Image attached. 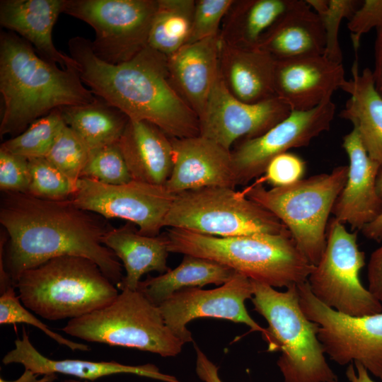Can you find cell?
Masks as SVG:
<instances>
[{
	"instance_id": "6da1fadb",
	"label": "cell",
	"mask_w": 382,
	"mask_h": 382,
	"mask_svg": "<svg viewBox=\"0 0 382 382\" xmlns=\"http://www.w3.org/2000/svg\"><path fill=\"white\" fill-rule=\"evenodd\" d=\"M0 223L6 230L1 235L0 259L15 285L25 270L64 255L91 260L117 287L124 277L123 266L103 243L113 227L108 219L80 209L71 199L3 192Z\"/></svg>"
},
{
	"instance_id": "7a4b0ae2",
	"label": "cell",
	"mask_w": 382,
	"mask_h": 382,
	"mask_svg": "<svg viewBox=\"0 0 382 382\" xmlns=\"http://www.w3.org/2000/svg\"><path fill=\"white\" fill-rule=\"evenodd\" d=\"M91 42L77 36L68 45L81 80L97 98L170 138L199 135L197 115L170 82L166 55L147 45L132 59L112 64L95 55Z\"/></svg>"
},
{
	"instance_id": "3957f363",
	"label": "cell",
	"mask_w": 382,
	"mask_h": 382,
	"mask_svg": "<svg viewBox=\"0 0 382 382\" xmlns=\"http://www.w3.org/2000/svg\"><path fill=\"white\" fill-rule=\"evenodd\" d=\"M1 137L17 136L36 120L63 107L96 103L76 69H62L13 32L0 35Z\"/></svg>"
},
{
	"instance_id": "277c9868",
	"label": "cell",
	"mask_w": 382,
	"mask_h": 382,
	"mask_svg": "<svg viewBox=\"0 0 382 382\" xmlns=\"http://www.w3.org/2000/svg\"><path fill=\"white\" fill-rule=\"evenodd\" d=\"M164 233L169 253L215 261L274 288L307 282L314 267L291 235L218 237L174 228Z\"/></svg>"
},
{
	"instance_id": "5b68a950",
	"label": "cell",
	"mask_w": 382,
	"mask_h": 382,
	"mask_svg": "<svg viewBox=\"0 0 382 382\" xmlns=\"http://www.w3.org/2000/svg\"><path fill=\"white\" fill-rule=\"evenodd\" d=\"M15 286L25 308L50 320L85 316L119 294L96 262L74 255L57 257L25 270Z\"/></svg>"
},
{
	"instance_id": "8992f818",
	"label": "cell",
	"mask_w": 382,
	"mask_h": 382,
	"mask_svg": "<svg viewBox=\"0 0 382 382\" xmlns=\"http://www.w3.org/2000/svg\"><path fill=\"white\" fill-rule=\"evenodd\" d=\"M252 281L254 309L267 322L262 334L269 352H279L277 361L284 382H337L318 338L319 325L303 313L297 285L279 291Z\"/></svg>"
},
{
	"instance_id": "52a82bcc",
	"label": "cell",
	"mask_w": 382,
	"mask_h": 382,
	"mask_svg": "<svg viewBox=\"0 0 382 382\" xmlns=\"http://www.w3.org/2000/svg\"><path fill=\"white\" fill-rule=\"evenodd\" d=\"M348 175V166H338L291 185L265 188L261 183L244 194L272 214L288 229L298 248L313 264L326 245L329 216Z\"/></svg>"
},
{
	"instance_id": "ba28073f",
	"label": "cell",
	"mask_w": 382,
	"mask_h": 382,
	"mask_svg": "<svg viewBox=\"0 0 382 382\" xmlns=\"http://www.w3.org/2000/svg\"><path fill=\"white\" fill-rule=\"evenodd\" d=\"M106 306L71 319L62 329L88 342L175 357L185 345L166 324L159 307L139 291L123 289Z\"/></svg>"
},
{
	"instance_id": "9c48e42d",
	"label": "cell",
	"mask_w": 382,
	"mask_h": 382,
	"mask_svg": "<svg viewBox=\"0 0 382 382\" xmlns=\"http://www.w3.org/2000/svg\"><path fill=\"white\" fill-rule=\"evenodd\" d=\"M164 227L218 237L291 235L270 212L235 188L211 187L174 195Z\"/></svg>"
},
{
	"instance_id": "30bf717a",
	"label": "cell",
	"mask_w": 382,
	"mask_h": 382,
	"mask_svg": "<svg viewBox=\"0 0 382 382\" xmlns=\"http://www.w3.org/2000/svg\"><path fill=\"white\" fill-rule=\"evenodd\" d=\"M365 265L364 253L357 243V231L344 224L329 221L323 253L308 277L313 294L323 304L351 316L382 312L380 303L362 284L359 272Z\"/></svg>"
},
{
	"instance_id": "8fae6325",
	"label": "cell",
	"mask_w": 382,
	"mask_h": 382,
	"mask_svg": "<svg viewBox=\"0 0 382 382\" xmlns=\"http://www.w3.org/2000/svg\"><path fill=\"white\" fill-rule=\"evenodd\" d=\"M158 0H64L63 13L90 25L95 55L112 64L132 59L148 45Z\"/></svg>"
},
{
	"instance_id": "7c38bea8",
	"label": "cell",
	"mask_w": 382,
	"mask_h": 382,
	"mask_svg": "<svg viewBox=\"0 0 382 382\" xmlns=\"http://www.w3.org/2000/svg\"><path fill=\"white\" fill-rule=\"evenodd\" d=\"M297 289L303 313L320 326L318 338L324 353L340 365L360 363L382 381V312L348 316L318 301L308 282L298 284Z\"/></svg>"
},
{
	"instance_id": "4fadbf2b",
	"label": "cell",
	"mask_w": 382,
	"mask_h": 382,
	"mask_svg": "<svg viewBox=\"0 0 382 382\" xmlns=\"http://www.w3.org/2000/svg\"><path fill=\"white\" fill-rule=\"evenodd\" d=\"M174 195L165 186L137 180L110 185L87 178H80L71 197L80 209L102 216L117 218L139 227L146 236L159 235Z\"/></svg>"
},
{
	"instance_id": "5bb4252c",
	"label": "cell",
	"mask_w": 382,
	"mask_h": 382,
	"mask_svg": "<svg viewBox=\"0 0 382 382\" xmlns=\"http://www.w3.org/2000/svg\"><path fill=\"white\" fill-rule=\"evenodd\" d=\"M335 105L325 100L307 111H291L284 120L265 133L243 139L231 152L232 167L237 185H245L264 174L270 161L289 149L308 146L329 130Z\"/></svg>"
},
{
	"instance_id": "9a60e30c",
	"label": "cell",
	"mask_w": 382,
	"mask_h": 382,
	"mask_svg": "<svg viewBox=\"0 0 382 382\" xmlns=\"http://www.w3.org/2000/svg\"><path fill=\"white\" fill-rule=\"evenodd\" d=\"M253 287L251 279L236 272L225 284L213 289L191 287L180 290L158 307L163 318L184 344L192 341L187 325L199 318H215L243 323L251 331L263 334L265 328L257 323L248 313L245 301L251 299Z\"/></svg>"
},
{
	"instance_id": "2e32d148",
	"label": "cell",
	"mask_w": 382,
	"mask_h": 382,
	"mask_svg": "<svg viewBox=\"0 0 382 382\" xmlns=\"http://www.w3.org/2000/svg\"><path fill=\"white\" fill-rule=\"evenodd\" d=\"M289 106L275 96L247 103L227 90L220 76L199 115V135L231 151L238 139L257 137L284 120Z\"/></svg>"
},
{
	"instance_id": "e0dca14e",
	"label": "cell",
	"mask_w": 382,
	"mask_h": 382,
	"mask_svg": "<svg viewBox=\"0 0 382 382\" xmlns=\"http://www.w3.org/2000/svg\"><path fill=\"white\" fill-rule=\"evenodd\" d=\"M342 148L348 159L346 183L334 204V219L361 231L382 214V197L378 187L381 168L366 152L356 129L344 136Z\"/></svg>"
},
{
	"instance_id": "ac0fdd59",
	"label": "cell",
	"mask_w": 382,
	"mask_h": 382,
	"mask_svg": "<svg viewBox=\"0 0 382 382\" xmlns=\"http://www.w3.org/2000/svg\"><path fill=\"white\" fill-rule=\"evenodd\" d=\"M342 63L323 54L276 60V96L291 111H307L331 100L345 81Z\"/></svg>"
},
{
	"instance_id": "d6986e66",
	"label": "cell",
	"mask_w": 382,
	"mask_h": 382,
	"mask_svg": "<svg viewBox=\"0 0 382 382\" xmlns=\"http://www.w3.org/2000/svg\"><path fill=\"white\" fill-rule=\"evenodd\" d=\"M173 166L165 187L172 194L211 187L235 188L231 152L200 135L170 138Z\"/></svg>"
},
{
	"instance_id": "ffe728a7",
	"label": "cell",
	"mask_w": 382,
	"mask_h": 382,
	"mask_svg": "<svg viewBox=\"0 0 382 382\" xmlns=\"http://www.w3.org/2000/svg\"><path fill=\"white\" fill-rule=\"evenodd\" d=\"M219 35L188 43L167 57L169 79L199 115L219 79Z\"/></svg>"
},
{
	"instance_id": "44dd1931",
	"label": "cell",
	"mask_w": 382,
	"mask_h": 382,
	"mask_svg": "<svg viewBox=\"0 0 382 382\" xmlns=\"http://www.w3.org/2000/svg\"><path fill=\"white\" fill-rule=\"evenodd\" d=\"M15 347L2 359L5 365L20 364L37 375L61 374L83 381H95L114 374H127L163 382H181L176 377L163 374L152 364L132 366L117 361H93L81 359H52L42 354L32 344L25 328L21 338L14 342Z\"/></svg>"
},
{
	"instance_id": "7402d4cb",
	"label": "cell",
	"mask_w": 382,
	"mask_h": 382,
	"mask_svg": "<svg viewBox=\"0 0 382 382\" xmlns=\"http://www.w3.org/2000/svg\"><path fill=\"white\" fill-rule=\"evenodd\" d=\"M64 4V0H1L0 23L28 42L45 60L62 69H76L75 60L59 51L52 37Z\"/></svg>"
},
{
	"instance_id": "603a6c76",
	"label": "cell",
	"mask_w": 382,
	"mask_h": 382,
	"mask_svg": "<svg viewBox=\"0 0 382 382\" xmlns=\"http://www.w3.org/2000/svg\"><path fill=\"white\" fill-rule=\"evenodd\" d=\"M276 60L259 47L243 48L220 40L219 76L237 99L256 103L275 97Z\"/></svg>"
},
{
	"instance_id": "cb8c5ba5",
	"label": "cell",
	"mask_w": 382,
	"mask_h": 382,
	"mask_svg": "<svg viewBox=\"0 0 382 382\" xmlns=\"http://www.w3.org/2000/svg\"><path fill=\"white\" fill-rule=\"evenodd\" d=\"M134 180L165 186L173 166L170 138L146 121L129 120L118 141Z\"/></svg>"
},
{
	"instance_id": "d4e9b609",
	"label": "cell",
	"mask_w": 382,
	"mask_h": 382,
	"mask_svg": "<svg viewBox=\"0 0 382 382\" xmlns=\"http://www.w3.org/2000/svg\"><path fill=\"white\" fill-rule=\"evenodd\" d=\"M257 47L275 60L323 54V25L306 0H297L262 35Z\"/></svg>"
},
{
	"instance_id": "484cf974",
	"label": "cell",
	"mask_w": 382,
	"mask_h": 382,
	"mask_svg": "<svg viewBox=\"0 0 382 382\" xmlns=\"http://www.w3.org/2000/svg\"><path fill=\"white\" fill-rule=\"evenodd\" d=\"M103 244L122 262L125 274L117 288L137 291L141 277L150 272L165 273L168 256L165 233L150 236L141 233L132 223L112 228L104 236Z\"/></svg>"
},
{
	"instance_id": "4316f807",
	"label": "cell",
	"mask_w": 382,
	"mask_h": 382,
	"mask_svg": "<svg viewBox=\"0 0 382 382\" xmlns=\"http://www.w3.org/2000/svg\"><path fill=\"white\" fill-rule=\"evenodd\" d=\"M351 71V79L340 88L349 98L340 116L352 122L369 156L382 170V97L375 88L369 68L360 72L356 59Z\"/></svg>"
},
{
	"instance_id": "83f0119b",
	"label": "cell",
	"mask_w": 382,
	"mask_h": 382,
	"mask_svg": "<svg viewBox=\"0 0 382 382\" xmlns=\"http://www.w3.org/2000/svg\"><path fill=\"white\" fill-rule=\"evenodd\" d=\"M297 0H234L221 26L219 38L233 46L253 48Z\"/></svg>"
},
{
	"instance_id": "f1b7e54d",
	"label": "cell",
	"mask_w": 382,
	"mask_h": 382,
	"mask_svg": "<svg viewBox=\"0 0 382 382\" xmlns=\"http://www.w3.org/2000/svg\"><path fill=\"white\" fill-rule=\"evenodd\" d=\"M182 262L173 270L157 277L141 281L138 291L158 306L175 292L207 284L221 286L236 273L231 268L215 261L191 255H183Z\"/></svg>"
},
{
	"instance_id": "f546056e",
	"label": "cell",
	"mask_w": 382,
	"mask_h": 382,
	"mask_svg": "<svg viewBox=\"0 0 382 382\" xmlns=\"http://www.w3.org/2000/svg\"><path fill=\"white\" fill-rule=\"evenodd\" d=\"M59 109L64 123L90 150L117 143L129 120L120 110L99 98L91 104Z\"/></svg>"
},
{
	"instance_id": "4dcf8cb0",
	"label": "cell",
	"mask_w": 382,
	"mask_h": 382,
	"mask_svg": "<svg viewBox=\"0 0 382 382\" xmlns=\"http://www.w3.org/2000/svg\"><path fill=\"white\" fill-rule=\"evenodd\" d=\"M195 6V0H158L148 46L168 57L188 44Z\"/></svg>"
},
{
	"instance_id": "1f68e13d",
	"label": "cell",
	"mask_w": 382,
	"mask_h": 382,
	"mask_svg": "<svg viewBox=\"0 0 382 382\" xmlns=\"http://www.w3.org/2000/svg\"><path fill=\"white\" fill-rule=\"evenodd\" d=\"M64 123L60 109H55L34 121L20 134L3 142L0 149L28 160L45 158Z\"/></svg>"
},
{
	"instance_id": "d6a6232c",
	"label": "cell",
	"mask_w": 382,
	"mask_h": 382,
	"mask_svg": "<svg viewBox=\"0 0 382 382\" xmlns=\"http://www.w3.org/2000/svg\"><path fill=\"white\" fill-rule=\"evenodd\" d=\"M319 16L325 34L323 55L330 60L342 63V52L339 42V29L342 21H348L361 6L359 0H306Z\"/></svg>"
},
{
	"instance_id": "836d02e7",
	"label": "cell",
	"mask_w": 382,
	"mask_h": 382,
	"mask_svg": "<svg viewBox=\"0 0 382 382\" xmlns=\"http://www.w3.org/2000/svg\"><path fill=\"white\" fill-rule=\"evenodd\" d=\"M89 152L86 144L64 123L45 158L76 185Z\"/></svg>"
},
{
	"instance_id": "e575fe53",
	"label": "cell",
	"mask_w": 382,
	"mask_h": 382,
	"mask_svg": "<svg viewBox=\"0 0 382 382\" xmlns=\"http://www.w3.org/2000/svg\"><path fill=\"white\" fill-rule=\"evenodd\" d=\"M81 178L110 185L132 180L118 142L91 149Z\"/></svg>"
},
{
	"instance_id": "d590c367",
	"label": "cell",
	"mask_w": 382,
	"mask_h": 382,
	"mask_svg": "<svg viewBox=\"0 0 382 382\" xmlns=\"http://www.w3.org/2000/svg\"><path fill=\"white\" fill-rule=\"evenodd\" d=\"M30 195L47 199H70L76 185L45 158L28 160Z\"/></svg>"
},
{
	"instance_id": "8d00e7d4",
	"label": "cell",
	"mask_w": 382,
	"mask_h": 382,
	"mask_svg": "<svg viewBox=\"0 0 382 382\" xmlns=\"http://www.w3.org/2000/svg\"><path fill=\"white\" fill-rule=\"evenodd\" d=\"M16 287H11L0 296V324L25 323L35 326L59 345L69 348L72 351H89L87 345L74 342L52 331L47 325L33 315L21 303L15 291Z\"/></svg>"
},
{
	"instance_id": "74e56055",
	"label": "cell",
	"mask_w": 382,
	"mask_h": 382,
	"mask_svg": "<svg viewBox=\"0 0 382 382\" xmlns=\"http://www.w3.org/2000/svg\"><path fill=\"white\" fill-rule=\"evenodd\" d=\"M234 0H197L188 43L219 36L222 21Z\"/></svg>"
},
{
	"instance_id": "f35d334b",
	"label": "cell",
	"mask_w": 382,
	"mask_h": 382,
	"mask_svg": "<svg viewBox=\"0 0 382 382\" xmlns=\"http://www.w3.org/2000/svg\"><path fill=\"white\" fill-rule=\"evenodd\" d=\"M30 184L28 160L0 149L1 191L27 193Z\"/></svg>"
},
{
	"instance_id": "ab89813d",
	"label": "cell",
	"mask_w": 382,
	"mask_h": 382,
	"mask_svg": "<svg viewBox=\"0 0 382 382\" xmlns=\"http://www.w3.org/2000/svg\"><path fill=\"white\" fill-rule=\"evenodd\" d=\"M306 166L299 156L285 152L273 158L265 170V180L272 187H283L303 178Z\"/></svg>"
},
{
	"instance_id": "60d3db41",
	"label": "cell",
	"mask_w": 382,
	"mask_h": 382,
	"mask_svg": "<svg viewBox=\"0 0 382 382\" xmlns=\"http://www.w3.org/2000/svg\"><path fill=\"white\" fill-rule=\"evenodd\" d=\"M382 26V0H364L348 21L347 28L355 52L363 35Z\"/></svg>"
},
{
	"instance_id": "b9f144b4",
	"label": "cell",
	"mask_w": 382,
	"mask_h": 382,
	"mask_svg": "<svg viewBox=\"0 0 382 382\" xmlns=\"http://www.w3.org/2000/svg\"><path fill=\"white\" fill-rule=\"evenodd\" d=\"M369 291L382 303V245L371 255L367 267Z\"/></svg>"
},
{
	"instance_id": "7bdbcfd3",
	"label": "cell",
	"mask_w": 382,
	"mask_h": 382,
	"mask_svg": "<svg viewBox=\"0 0 382 382\" xmlns=\"http://www.w3.org/2000/svg\"><path fill=\"white\" fill-rule=\"evenodd\" d=\"M194 347L196 352L195 371L199 379L204 382H223L219 375V368L197 345Z\"/></svg>"
},
{
	"instance_id": "ee69618b",
	"label": "cell",
	"mask_w": 382,
	"mask_h": 382,
	"mask_svg": "<svg viewBox=\"0 0 382 382\" xmlns=\"http://www.w3.org/2000/svg\"><path fill=\"white\" fill-rule=\"evenodd\" d=\"M374 42V68L372 71L374 86L382 97V26L376 29Z\"/></svg>"
},
{
	"instance_id": "f6af8a7d",
	"label": "cell",
	"mask_w": 382,
	"mask_h": 382,
	"mask_svg": "<svg viewBox=\"0 0 382 382\" xmlns=\"http://www.w3.org/2000/svg\"><path fill=\"white\" fill-rule=\"evenodd\" d=\"M378 187L379 192L382 197V170L380 173L378 178ZM361 232L363 235L368 239L377 242L382 241V214L378 218L370 224L366 226Z\"/></svg>"
},
{
	"instance_id": "bcb514c9",
	"label": "cell",
	"mask_w": 382,
	"mask_h": 382,
	"mask_svg": "<svg viewBox=\"0 0 382 382\" xmlns=\"http://www.w3.org/2000/svg\"><path fill=\"white\" fill-rule=\"evenodd\" d=\"M349 382H375L368 371L360 363H350L345 372Z\"/></svg>"
},
{
	"instance_id": "7dc6e473",
	"label": "cell",
	"mask_w": 382,
	"mask_h": 382,
	"mask_svg": "<svg viewBox=\"0 0 382 382\" xmlns=\"http://www.w3.org/2000/svg\"><path fill=\"white\" fill-rule=\"evenodd\" d=\"M39 376L33 371L25 369L23 373L17 379L7 381L0 377V382H54L57 378L54 374L42 375L40 378H39Z\"/></svg>"
},
{
	"instance_id": "c3c4849f",
	"label": "cell",
	"mask_w": 382,
	"mask_h": 382,
	"mask_svg": "<svg viewBox=\"0 0 382 382\" xmlns=\"http://www.w3.org/2000/svg\"><path fill=\"white\" fill-rule=\"evenodd\" d=\"M62 382H89L88 381H80V380H76V379H66V380H64Z\"/></svg>"
}]
</instances>
